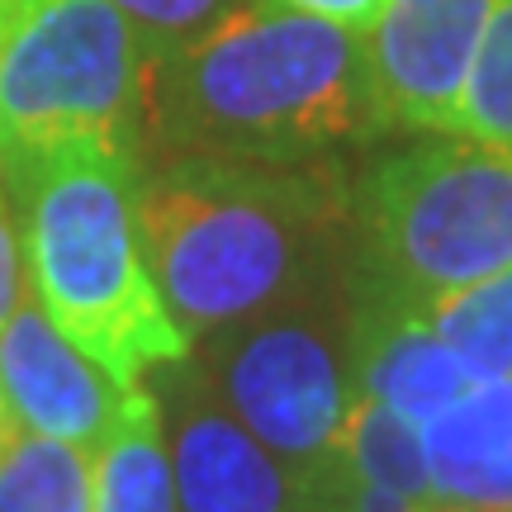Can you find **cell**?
I'll return each instance as SVG.
<instances>
[{"instance_id":"cell-21","label":"cell","mask_w":512,"mask_h":512,"mask_svg":"<svg viewBox=\"0 0 512 512\" xmlns=\"http://www.w3.org/2000/svg\"><path fill=\"white\" fill-rule=\"evenodd\" d=\"M10 432H15V418H10V408H5V394H0V451H5Z\"/></svg>"},{"instance_id":"cell-4","label":"cell","mask_w":512,"mask_h":512,"mask_svg":"<svg viewBox=\"0 0 512 512\" xmlns=\"http://www.w3.org/2000/svg\"><path fill=\"white\" fill-rule=\"evenodd\" d=\"M147 57L114 0H15L0 48V176L57 157L133 162Z\"/></svg>"},{"instance_id":"cell-1","label":"cell","mask_w":512,"mask_h":512,"mask_svg":"<svg viewBox=\"0 0 512 512\" xmlns=\"http://www.w3.org/2000/svg\"><path fill=\"white\" fill-rule=\"evenodd\" d=\"M147 114L176 157L294 166L375 133L361 34L280 0H242L147 67Z\"/></svg>"},{"instance_id":"cell-3","label":"cell","mask_w":512,"mask_h":512,"mask_svg":"<svg viewBox=\"0 0 512 512\" xmlns=\"http://www.w3.org/2000/svg\"><path fill=\"white\" fill-rule=\"evenodd\" d=\"M10 185L24 204L38 304L57 328L124 389H138L147 370L181 366L190 332L147 271L133 162L57 157Z\"/></svg>"},{"instance_id":"cell-5","label":"cell","mask_w":512,"mask_h":512,"mask_svg":"<svg viewBox=\"0 0 512 512\" xmlns=\"http://www.w3.org/2000/svg\"><path fill=\"white\" fill-rule=\"evenodd\" d=\"M370 280L427 304L512 266V147L418 143L370 171L361 195Z\"/></svg>"},{"instance_id":"cell-13","label":"cell","mask_w":512,"mask_h":512,"mask_svg":"<svg viewBox=\"0 0 512 512\" xmlns=\"http://www.w3.org/2000/svg\"><path fill=\"white\" fill-rule=\"evenodd\" d=\"M328 451L342 465H351L361 479H370V484H380V489L408 498L418 508H432V475H427L422 427L408 422L403 413H394V408H384L380 399L351 394L342 427H337V441Z\"/></svg>"},{"instance_id":"cell-10","label":"cell","mask_w":512,"mask_h":512,"mask_svg":"<svg viewBox=\"0 0 512 512\" xmlns=\"http://www.w3.org/2000/svg\"><path fill=\"white\" fill-rule=\"evenodd\" d=\"M422 446L437 512H512V375L470 384Z\"/></svg>"},{"instance_id":"cell-20","label":"cell","mask_w":512,"mask_h":512,"mask_svg":"<svg viewBox=\"0 0 512 512\" xmlns=\"http://www.w3.org/2000/svg\"><path fill=\"white\" fill-rule=\"evenodd\" d=\"M280 5H290L299 15H318V19H328V24H342L351 34H366L389 0H280Z\"/></svg>"},{"instance_id":"cell-12","label":"cell","mask_w":512,"mask_h":512,"mask_svg":"<svg viewBox=\"0 0 512 512\" xmlns=\"http://www.w3.org/2000/svg\"><path fill=\"white\" fill-rule=\"evenodd\" d=\"M95 512H181L176 475L162 446V408L143 384L128 403L95 460Z\"/></svg>"},{"instance_id":"cell-6","label":"cell","mask_w":512,"mask_h":512,"mask_svg":"<svg viewBox=\"0 0 512 512\" xmlns=\"http://www.w3.org/2000/svg\"><path fill=\"white\" fill-rule=\"evenodd\" d=\"M494 5L498 0H389L361 34L375 124L451 133Z\"/></svg>"},{"instance_id":"cell-9","label":"cell","mask_w":512,"mask_h":512,"mask_svg":"<svg viewBox=\"0 0 512 512\" xmlns=\"http://www.w3.org/2000/svg\"><path fill=\"white\" fill-rule=\"evenodd\" d=\"M351 394H370L408 422L427 427L470 389V375L441 342L422 304L370 280L351 318Z\"/></svg>"},{"instance_id":"cell-18","label":"cell","mask_w":512,"mask_h":512,"mask_svg":"<svg viewBox=\"0 0 512 512\" xmlns=\"http://www.w3.org/2000/svg\"><path fill=\"white\" fill-rule=\"evenodd\" d=\"M114 5H119L124 19L138 29L147 57L157 62V57L195 43L204 29H214L242 0H114Z\"/></svg>"},{"instance_id":"cell-11","label":"cell","mask_w":512,"mask_h":512,"mask_svg":"<svg viewBox=\"0 0 512 512\" xmlns=\"http://www.w3.org/2000/svg\"><path fill=\"white\" fill-rule=\"evenodd\" d=\"M171 475L181 512H299L294 475L223 408L200 403L181 413Z\"/></svg>"},{"instance_id":"cell-2","label":"cell","mask_w":512,"mask_h":512,"mask_svg":"<svg viewBox=\"0 0 512 512\" xmlns=\"http://www.w3.org/2000/svg\"><path fill=\"white\" fill-rule=\"evenodd\" d=\"M337 209L318 171L176 157L138 190V238L176 323L228 328L290 290Z\"/></svg>"},{"instance_id":"cell-14","label":"cell","mask_w":512,"mask_h":512,"mask_svg":"<svg viewBox=\"0 0 512 512\" xmlns=\"http://www.w3.org/2000/svg\"><path fill=\"white\" fill-rule=\"evenodd\" d=\"M422 313L475 384L512 375V266L427 299Z\"/></svg>"},{"instance_id":"cell-8","label":"cell","mask_w":512,"mask_h":512,"mask_svg":"<svg viewBox=\"0 0 512 512\" xmlns=\"http://www.w3.org/2000/svg\"><path fill=\"white\" fill-rule=\"evenodd\" d=\"M0 394L24 432L72 441L100 451L124 413L128 389L114 384L67 332L43 313V304L19 299L0 328Z\"/></svg>"},{"instance_id":"cell-7","label":"cell","mask_w":512,"mask_h":512,"mask_svg":"<svg viewBox=\"0 0 512 512\" xmlns=\"http://www.w3.org/2000/svg\"><path fill=\"white\" fill-rule=\"evenodd\" d=\"M223 394L261 446L304 465L337 441L351 384L318 332L280 318L233 342L223 361Z\"/></svg>"},{"instance_id":"cell-15","label":"cell","mask_w":512,"mask_h":512,"mask_svg":"<svg viewBox=\"0 0 512 512\" xmlns=\"http://www.w3.org/2000/svg\"><path fill=\"white\" fill-rule=\"evenodd\" d=\"M0 512H95V465L72 441L10 432L0 451Z\"/></svg>"},{"instance_id":"cell-17","label":"cell","mask_w":512,"mask_h":512,"mask_svg":"<svg viewBox=\"0 0 512 512\" xmlns=\"http://www.w3.org/2000/svg\"><path fill=\"white\" fill-rule=\"evenodd\" d=\"M294 508L299 512H432L399 494H389L380 484H370V479H361L332 451L304 460L294 470Z\"/></svg>"},{"instance_id":"cell-16","label":"cell","mask_w":512,"mask_h":512,"mask_svg":"<svg viewBox=\"0 0 512 512\" xmlns=\"http://www.w3.org/2000/svg\"><path fill=\"white\" fill-rule=\"evenodd\" d=\"M451 133L475 138V143L512 147V0H498L484 24Z\"/></svg>"},{"instance_id":"cell-19","label":"cell","mask_w":512,"mask_h":512,"mask_svg":"<svg viewBox=\"0 0 512 512\" xmlns=\"http://www.w3.org/2000/svg\"><path fill=\"white\" fill-rule=\"evenodd\" d=\"M19 299H24V261H19L15 223L5 214V190H0V328L19 309Z\"/></svg>"},{"instance_id":"cell-22","label":"cell","mask_w":512,"mask_h":512,"mask_svg":"<svg viewBox=\"0 0 512 512\" xmlns=\"http://www.w3.org/2000/svg\"><path fill=\"white\" fill-rule=\"evenodd\" d=\"M10 10H15V0H0V48H5V29H10Z\"/></svg>"}]
</instances>
